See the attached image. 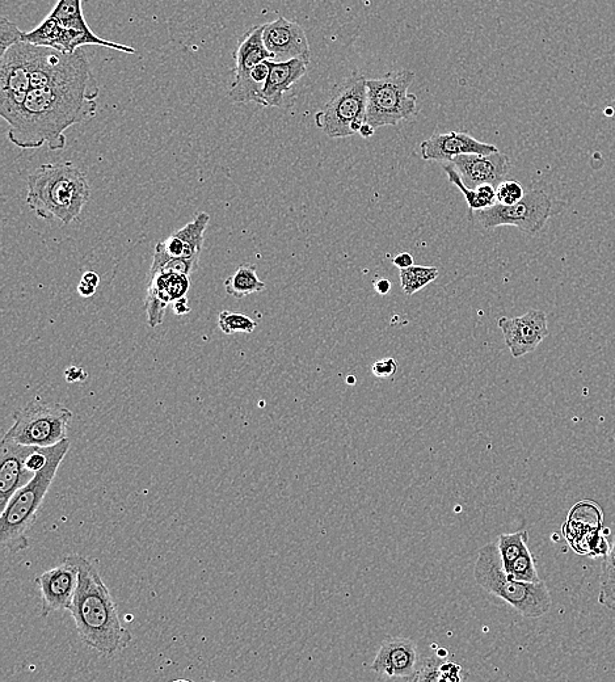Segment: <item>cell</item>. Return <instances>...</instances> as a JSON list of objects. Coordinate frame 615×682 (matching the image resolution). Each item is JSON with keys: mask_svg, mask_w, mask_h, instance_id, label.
<instances>
[{"mask_svg": "<svg viewBox=\"0 0 615 682\" xmlns=\"http://www.w3.org/2000/svg\"><path fill=\"white\" fill-rule=\"evenodd\" d=\"M99 92L92 73L29 91L23 109L10 125L8 138L20 149L44 145L52 151L65 149L66 130L96 116Z\"/></svg>", "mask_w": 615, "mask_h": 682, "instance_id": "cell-1", "label": "cell"}, {"mask_svg": "<svg viewBox=\"0 0 615 682\" xmlns=\"http://www.w3.org/2000/svg\"><path fill=\"white\" fill-rule=\"evenodd\" d=\"M79 568V583L70 614L80 641L104 658L112 659L125 651L133 635L120 621L119 606L101 578L98 562L74 554Z\"/></svg>", "mask_w": 615, "mask_h": 682, "instance_id": "cell-2", "label": "cell"}, {"mask_svg": "<svg viewBox=\"0 0 615 682\" xmlns=\"http://www.w3.org/2000/svg\"><path fill=\"white\" fill-rule=\"evenodd\" d=\"M87 176L73 162L42 164L28 178L27 204L41 220H78L90 200Z\"/></svg>", "mask_w": 615, "mask_h": 682, "instance_id": "cell-3", "label": "cell"}, {"mask_svg": "<svg viewBox=\"0 0 615 682\" xmlns=\"http://www.w3.org/2000/svg\"><path fill=\"white\" fill-rule=\"evenodd\" d=\"M70 446V440L65 439L52 448H46L48 462L44 469L31 482L21 487L3 509L0 516V546L6 553L18 554L31 545L28 534L39 519L42 504Z\"/></svg>", "mask_w": 615, "mask_h": 682, "instance_id": "cell-4", "label": "cell"}, {"mask_svg": "<svg viewBox=\"0 0 615 682\" xmlns=\"http://www.w3.org/2000/svg\"><path fill=\"white\" fill-rule=\"evenodd\" d=\"M475 582L492 596L508 602L522 617L539 618L550 612L553 599L545 582H520L504 570L497 543L479 550L474 567Z\"/></svg>", "mask_w": 615, "mask_h": 682, "instance_id": "cell-5", "label": "cell"}, {"mask_svg": "<svg viewBox=\"0 0 615 682\" xmlns=\"http://www.w3.org/2000/svg\"><path fill=\"white\" fill-rule=\"evenodd\" d=\"M414 81L415 74L410 70L390 71L381 78L368 79L366 122L378 129L415 119L420 112L419 100L408 92Z\"/></svg>", "mask_w": 615, "mask_h": 682, "instance_id": "cell-6", "label": "cell"}, {"mask_svg": "<svg viewBox=\"0 0 615 682\" xmlns=\"http://www.w3.org/2000/svg\"><path fill=\"white\" fill-rule=\"evenodd\" d=\"M12 418L14 424L4 437L21 445L52 448L67 439L73 412L61 403L37 398L15 411Z\"/></svg>", "mask_w": 615, "mask_h": 682, "instance_id": "cell-7", "label": "cell"}, {"mask_svg": "<svg viewBox=\"0 0 615 682\" xmlns=\"http://www.w3.org/2000/svg\"><path fill=\"white\" fill-rule=\"evenodd\" d=\"M362 74H352L336 84L331 98L315 115V124L326 136L345 138L360 133L366 122L368 88Z\"/></svg>", "mask_w": 615, "mask_h": 682, "instance_id": "cell-8", "label": "cell"}, {"mask_svg": "<svg viewBox=\"0 0 615 682\" xmlns=\"http://www.w3.org/2000/svg\"><path fill=\"white\" fill-rule=\"evenodd\" d=\"M553 202L542 189L525 193L515 205L496 202L487 209L475 210L474 220L486 230L500 226H516L526 235H536L546 226L551 216Z\"/></svg>", "mask_w": 615, "mask_h": 682, "instance_id": "cell-9", "label": "cell"}, {"mask_svg": "<svg viewBox=\"0 0 615 682\" xmlns=\"http://www.w3.org/2000/svg\"><path fill=\"white\" fill-rule=\"evenodd\" d=\"M35 45L21 41L0 57V116L11 125L19 116L32 90Z\"/></svg>", "mask_w": 615, "mask_h": 682, "instance_id": "cell-10", "label": "cell"}, {"mask_svg": "<svg viewBox=\"0 0 615 682\" xmlns=\"http://www.w3.org/2000/svg\"><path fill=\"white\" fill-rule=\"evenodd\" d=\"M79 583V568L74 555H67L61 564L36 579L42 602V617L70 610Z\"/></svg>", "mask_w": 615, "mask_h": 682, "instance_id": "cell-11", "label": "cell"}, {"mask_svg": "<svg viewBox=\"0 0 615 682\" xmlns=\"http://www.w3.org/2000/svg\"><path fill=\"white\" fill-rule=\"evenodd\" d=\"M497 324L503 332L505 345L515 359L536 351L538 345L550 335L547 315L539 310H530L515 318L503 317Z\"/></svg>", "mask_w": 615, "mask_h": 682, "instance_id": "cell-12", "label": "cell"}, {"mask_svg": "<svg viewBox=\"0 0 615 682\" xmlns=\"http://www.w3.org/2000/svg\"><path fill=\"white\" fill-rule=\"evenodd\" d=\"M263 40L273 61L302 60L307 65L311 61L309 39L305 29L296 21L280 16L272 23L264 24Z\"/></svg>", "mask_w": 615, "mask_h": 682, "instance_id": "cell-13", "label": "cell"}, {"mask_svg": "<svg viewBox=\"0 0 615 682\" xmlns=\"http://www.w3.org/2000/svg\"><path fill=\"white\" fill-rule=\"evenodd\" d=\"M37 446H27L3 437L0 444V505L2 511L12 496L35 478L27 467L28 457Z\"/></svg>", "mask_w": 615, "mask_h": 682, "instance_id": "cell-14", "label": "cell"}, {"mask_svg": "<svg viewBox=\"0 0 615 682\" xmlns=\"http://www.w3.org/2000/svg\"><path fill=\"white\" fill-rule=\"evenodd\" d=\"M149 277L145 309L147 323L151 328H155L163 323L168 306L187 297L192 281L191 276L172 272L154 273Z\"/></svg>", "mask_w": 615, "mask_h": 682, "instance_id": "cell-15", "label": "cell"}, {"mask_svg": "<svg viewBox=\"0 0 615 682\" xmlns=\"http://www.w3.org/2000/svg\"><path fill=\"white\" fill-rule=\"evenodd\" d=\"M372 671L390 679L415 680L419 672L416 643L408 638H390L379 648Z\"/></svg>", "mask_w": 615, "mask_h": 682, "instance_id": "cell-16", "label": "cell"}, {"mask_svg": "<svg viewBox=\"0 0 615 682\" xmlns=\"http://www.w3.org/2000/svg\"><path fill=\"white\" fill-rule=\"evenodd\" d=\"M467 188L477 189L479 185L491 184L497 187L511 171V161L500 151L494 154L459 155L452 162Z\"/></svg>", "mask_w": 615, "mask_h": 682, "instance_id": "cell-17", "label": "cell"}, {"mask_svg": "<svg viewBox=\"0 0 615 682\" xmlns=\"http://www.w3.org/2000/svg\"><path fill=\"white\" fill-rule=\"evenodd\" d=\"M421 157L424 161L452 162L459 155L497 153V147L484 143L469 133L449 132L433 134L427 141L421 142Z\"/></svg>", "mask_w": 615, "mask_h": 682, "instance_id": "cell-18", "label": "cell"}, {"mask_svg": "<svg viewBox=\"0 0 615 682\" xmlns=\"http://www.w3.org/2000/svg\"><path fill=\"white\" fill-rule=\"evenodd\" d=\"M307 74V63L302 60L271 61V73L261 91L263 107L278 108L284 104L286 92Z\"/></svg>", "mask_w": 615, "mask_h": 682, "instance_id": "cell-19", "label": "cell"}, {"mask_svg": "<svg viewBox=\"0 0 615 682\" xmlns=\"http://www.w3.org/2000/svg\"><path fill=\"white\" fill-rule=\"evenodd\" d=\"M209 222V214L201 212L187 225L158 243L168 255L175 258H200Z\"/></svg>", "mask_w": 615, "mask_h": 682, "instance_id": "cell-20", "label": "cell"}, {"mask_svg": "<svg viewBox=\"0 0 615 682\" xmlns=\"http://www.w3.org/2000/svg\"><path fill=\"white\" fill-rule=\"evenodd\" d=\"M263 32L264 24L256 25L239 40L234 53V82L244 81L260 62L273 61L272 54L265 48Z\"/></svg>", "mask_w": 615, "mask_h": 682, "instance_id": "cell-21", "label": "cell"}, {"mask_svg": "<svg viewBox=\"0 0 615 682\" xmlns=\"http://www.w3.org/2000/svg\"><path fill=\"white\" fill-rule=\"evenodd\" d=\"M265 284L259 279L255 265H240V267L227 277L225 290L229 296L242 300L250 294L263 292Z\"/></svg>", "mask_w": 615, "mask_h": 682, "instance_id": "cell-22", "label": "cell"}, {"mask_svg": "<svg viewBox=\"0 0 615 682\" xmlns=\"http://www.w3.org/2000/svg\"><path fill=\"white\" fill-rule=\"evenodd\" d=\"M200 258H175V256L168 255L166 251L157 243L154 250L153 264H151L150 275L159 272L180 273V275L192 276L197 265H199Z\"/></svg>", "mask_w": 615, "mask_h": 682, "instance_id": "cell-23", "label": "cell"}, {"mask_svg": "<svg viewBox=\"0 0 615 682\" xmlns=\"http://www.w3.org/2000/svg\"><path fill=\"white\" fill-rule=\"evenodd\" d=\"M598 604L615 612V534L613 545L602 562Z\"/></svg>", "mask_w": 615, "mask_h": 682, "instance_id": "cell-24", "label": "cell"}, {"mask_svg": "<svg viewBox=\"0 0 615 682\" xmlns=\"http://www.w3.org/2000/svg\"><path fill=\"white\" fill-rule=\"evenodd\" d=\"M52 18L60 21L62 27L67 29H90L84 19L82 0H58L57 6L49 14Z\"/></svg>", "mask_w": 615, "mask_h": 682, "instance_id": "cell-25", "label": "cell"}, {"mask_svg": "<svg viewBox=\"0 0 615 682\" xmlns=\"http://www.w3.org/2000/svg\"><path fill=\"white\" fill-rule=\"evenodd\" d=\"M400 286L404 294L412 296L431 284L438 277V269L435 267H419V265H412L407 269H400Z\"/></svg>", "mask_w": 615, "mask_h": 682, "instance_id": "cell-26", "label": "cell"}, {"mask_svg": "<svg viewBox=\"0 0 615 682\" xmlns=\"http://www.w3.org/2000/svg\"><path fill=\"white\" fill-rule=\"evenodd\" d=\"M528 540L529 533L526 530H520V532L511 534H501L499 540H497V547H499L504 567H507L509 563H512L520 555L530 550Z\"/></svg>", "mask_w": 615, "mask_h": 682, "instance_id": "cell-27", "label": "cell"}, {"mask_svg": "<svg viewBox=\"0 0 615 682\" xmlns=\"http://www.w3.org/2000/svg\"><path fill=\"white\" fill-rule=\"evenodd\" d=\"M504 570L509 578L520 580V582H541L537 571L536 558L530 550L509 563L507 567H504Z\"/></svg>", "mask_w": 615, "mask_h": 682, "instance_id": "cell-28", "label": "cell"}, {"mask_svg": "<svg viewBox=\"0 0 615 682\" xmlns=\"http://www.w3.org/2000/svg\"><path fill=\"white\" fill-rule=\"evenodd\" d=\"M442 168H444L445 174L448 175L450 183L456 185L459 191H461L462 195L465 196V200L467 202V205H469L471 212H475V210L490 208L488 202L484 201L483 197L480 196L478 189H470L466 187L465 183H463L461 175L458 174L456 167H454L452 163L450 162L442 163Z\"/></svg>", "mask_w": 615, "mask_h": 682, "instance_id": "cell-29", "label": "cell"}, {"mask_svg": "<svg viewBox=\"0 0 615 682\" xmlns=\"http://www.w3.org/2000/svg\"><path fill=\"white\" fill-rule=\"evenodd\" d=\"M258 323L247 317L246 314L230 313V311H222L218 317L219 330L225 335H234L243 332V334H252L255 331Z\"/></svg>", "mask_w": 615, "mask_h": 682, "instance_id": "cell-30", "label": "cell"}, {"mask_svg": "<svg viewBox=\"0 0 615 682\" xmlns=\"http://www.w3.org/2000/svg\"><path fill=\"white\" fill-rule=\"evenodd\" d=\"M24 36L25 32L20 31L18 25L6 18L0 19V57L12 46L24 41Z\"/></svg>", "mask_w": 615, "mask_h": 682, "instance_id": "cell-31", "label": "cell"}, {"mask_svg": "<svg viewBox=\"0 0 615 682\" xmlns=\"http://www.w3.org/2000/svg\"><path fill=\"white\" fill-rule=\"evenodd\" d=\"M524 196V188L517 181L504 180L496 187V197L499 204L515 205L524 199Z\"/></svg>", "mask_w": 615, "mask_h": 682, "instance_id": "cell-32", "label": "cell"}, {"mask_svg": "<svg viewBox=\"0 0 615 682\" xmlns=\"http://www.w3.org/2000/svg\"><path fill=\"white\" fill-rule=\"evenodd\" d=\"M398 372V362L389 357V359L379 360L372 366V373L377 378H382V380H387V378H393Z\"/></svg>", "mask_w": 615, "mask_h": 682, "instance_id": "cell-33", "label": "cell"}, {"mask_svg": "<svg viewBox=\"0 0 615 682\" xmlns=\"http://www.w3.org/2000/svg\"><path fill=\"white\" fill-rule=\"evenodd\" d=\"M461 672V665L452 662H442L440 668H438V681H461Z\"/></svg>", "mask_w": 615, "mask_h": 682, "instance_id": "cell-34", "label": "cell"}, {"mask_svg": "<svg viewBox=\"0 0 615 682\" xmlns=\"http://www.w3.org/2000/svg\"><path fill=\"white\" fill-rule=\"evenodd\" d=\"M393 263L399 269H407L414 265V256L408 252H400L399 255L395 256Z\"/></svg>", "mask_w": 615, "mask_h": 682, "instance_id": "cell-35", "label": "cell"}, {"mask_svg": "<svg viewBox=\"0 0 615 682\" xmlns=\"http://www.w3.org/2000/svg\"><path fill=\"white\" fill-rule=\"evenodd\" d=\"M67 382H80L86 380V372L78 366H71L65 373Z\"/></svg>", "mask_w": 615, "mask_h": 682, "instance_id": "cell-36", "label": "cell"}, {"mask_svg": "<svg viewBox=\"0 0 615 682\" xmlns=\"http://www.w3.org/2000/svg\"><path fill=\"white\" fill-rule=\"evenodd\" d=\"M172 310H174V313L178 315V317H183V315L191 313L192 309L191 306H189L188 298L184 297L172 305Z\"/></svg>", "mask_w": 615, "mask_h": 682, "instance_id": "cell-37", "label": "cell"}, {"mask_svg": "<svg viewBox=\"0 0 615 682\" xmlns=\"http://www.w3.org/2000/svg\"><path fill=\"white\" fill-rule=\"evenodd\" d=\"M96 290H98V288H96V286L88 284V282H86L84 280H80L79 285H78V292L80 294V297L90 298V297L94 296V294L96 293Z\"/></svg>", "mask_w": 615, "mask_h": 682, "instance_id": "cell-38", "label": "cell"}, {"mask_svg": "<svg viewBox=\"0 0 615 682\" xmlns=\"http://www.w3.org/2000/svg\"><path fill=\"white\" fill-rule=\"evenodd\" d=\"M374 288H376L378 294H381V296H386V294L391 290V282L386 279L379 280L376 282V284H374Z\"/></svg>", "mask_w": 615, "mask_h": 682, "instance_id": "cell-39", "label": "cell"}, {"mask_svg": "<svg viewBox=\"0 0 615 682\" xmlns=\"http://www.w3.org/2000/svg\"><path fill=\"white\" fill-rule=\"evenodd\" d=\"M82 280L88 282V284L96 286V288H98L100 284V277L98 273L95 272L84 273V275L82 276Z\"/></svg>", "mask_w": 615, "mask_h": 682, "instance_id": "cell-40", "label": "cell"}, {"mask_svg": "<svg viewBox=\"0 0 615 682\" xmlns=\"http://www.w3.org/2000/svg\"><path fill=\"white\" fill-rule=\"evenodd\" d=\"M374 133H376V129H374L372 125L368 124V122H365L360 129V133L358 134H360L362 138H370L374 136Z\"/></svg>", "mask_w": 615, "mask_h": 682, "instance_id": "cell-41", "label": "cell"}, {"mask_svg": "<svg viewBox=\"0 0 615 682\" xmlns=\"http://www.w3.org/2000/svg\"><path fill=\"white\" fill-rule=\"evenodd\" d=\"M353 378H355V377H348L347 382H348V383H349V382H351V383L355 382V380H353Z\"/></svg>", "mask_w": 615, "mask_h": 682, "instance_id": "cell-42", "label": "cell"}]
</instances>
